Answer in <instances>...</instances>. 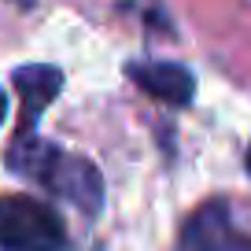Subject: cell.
I'll return each mask as SVG.
<instances>
[{
	"label": "cell",
	"instance_id": "2",
	"mask_svg": "<svg viewBox=\"0 0 251 251\" xmlns=\"http://www.w3.org/2000/svg\"><path fill=\"white\" fill-rule=\"evenodd\" d=\"M0 248L4 251H63L67 226L59 211L37 196H0Z\"/></svg>",
	"mask_w": 251,
	"mask_h": 251
},
{
	"label": "cell",
	"instance_id": "5",
	"mask_svg": "<svg viewBox=\"0 0 251 251\" xmlns=\"http://www.w3.org/2000/svg\"><path fill=\"white\" fill-rule=\"evenodd\" d=\"M126 74L148 96H155L159 103H166V107H185V103H192V96H196L192 74H188L185 67H177V63H155V59L151 63H129Z\"/></svg>",
	"mask_w": 251,
	"mask_h": 251
},
{
	"label": "cell",
	"instance_id": "1",
	"mask_svg": "<svg viewBox=\"0 0 251 251\" xmlns=\"http://www.w3.org/2000/svg\"><path fill=\"white\" fill-rule=\"evenodd\" d=\"M8 166L15 174L41 185L59 200H71L74 207H81L85 214H96L103 203V181L89 159L59 151L55 144L41 141L33 133H19L15 144L8 148Z\"/></svg>",
	"mask_w": 251,
	"mask_h": 251
},
{
	"label": "cell",
	"instance_id": "3",
	"mask_svg": "<svg viewBox=\"0 0 251 251\" xmlns=\"http://www.w3.org/2000/svg\"><path fill=\"white\" fill-rule=\"evenodd\" d=\"M177 251H251V236H240L226 200H207L181 229Z\"/></svg>",
	"mask_w": 251,
	"mask_h": 251
},
{
	"label": "cell",
	"instance_id": "4",
	"mask_svg": "<svg viewBox=\"0 0 251 251\" xmlns=\"http://www.w3.org/2000/svg\"><path fill=\"white\" fill-rule=\"evenodd\" d=\"M11 85H15V93H19V115H23L19 133H30L37 115L59 96L63 74L55 71V67H48V63H30V67H15Z\"/></svg>",
	"mask_w": 251,
	"mask_h": 251
},
{
	"label": "cell",
	"instance_id": "7",
	"mask_svg": "<svg viewBox=\"0 0 251 251\" xmlns=\"http://www.w3.org/2000/svg\"><path fill=\"white\" fill-rule=\"evenodd\" d=\"M248 174H251V148H248Z\"/></svg>",
	"mask_w": 251,
	"mask_h": 251
},
{
	"label": "cell",
	"instance_id": "6",
	"mask_svg": "<svg viewBox=\"0 0 251 251\" xmlns=\"http://www.w3.org/2000/svg\"><path fill=\"white\" fill-rule=\"evenodd\" d=\"M4 118H8V96H4V89H0V126H4Z\"/></svg>",
	"mask_w": 251,
	"mask_h": 251
}]
</instances>
